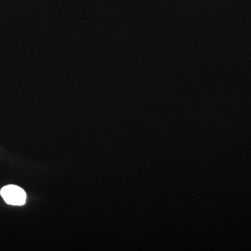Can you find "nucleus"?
<instances>
[{
  "mask_svg": "<svg viewBox=\"0 0 251 251\" xmlns=\"http://www.w3.org/2000/svg\"><path fill=\"white\" fill-rule=\"evenodd\" d=\"M0 195L6 204L23 206L25 204L27 194L22 188L16 185H7L1 188Z\"/></svg>",
  "mask_w": 251,
  "mask_h": 251,
  "instance_id": "1",
  "label": "nucleus"
}]
</instances>
